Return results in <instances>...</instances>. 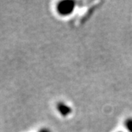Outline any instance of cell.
Returning a JSON list of instances; mask_svg holds the SVG:
<instances>
[{
  "instance_id": "6da1fadb",
  "label": "cell",
  "mask_w": 132,
  "mask_h": 132,
  "mask_svg": "<svg viewBox=\"0 0 132 132\" xmlns=\"http://www.w3.org/2000/svg\"><path fill=\"white\" fill-rule=\"evenodd\" d=\"M74 7V5L73 2L68 1V2H61L59 7H58V10L60 11V13L63 15L68 14L69 13H71V10Z\"/></svg>"
},
{
  "instance_id": "7a4b0ae2",
  "label": "cell",
  "mask_w": 132,
  "mask_h": 132,
  "mask_svg": "<svg viewBox=\"0 0 132 132\" xmlns=\"http://www.w3.org/2000/svg\"><path fill=\"white\" fill-rule=\"evenodd\" d=\"M58 109H59V110H60V112H61L62 114H63V115H66V114L70 113V112H71L70 108L63 104H59V105H58Z\"/></svg>"
},
{
  "instance_id": "3957f363",
  "label": "cell",
  "mask_w": 132,
  "mask_h": 132,
  "mask_svg": "<svg viewBox=\"0 0 132 132\" xmlns=\"http://www.w3.org/2000/svg\"><path fill=\"white\" fill-rule=\"evenodd\" d=\"M127 126L128 128H129V130H130L131 131H132V121H129V122H128Z\"/></svg>"
}]
</instances>
